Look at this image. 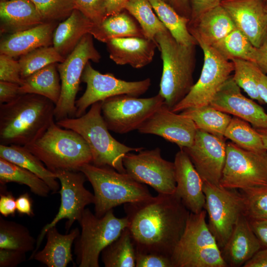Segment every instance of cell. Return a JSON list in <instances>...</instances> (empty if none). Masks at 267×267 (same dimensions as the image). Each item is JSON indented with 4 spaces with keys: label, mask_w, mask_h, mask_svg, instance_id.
<instances>
[{
    "label": "cell",
    "mask_w": 267,
    "mask_h": 267,
    "mask_svg": "<svg viewBox=\"0 0 267 267\" xmlns=\"http://www.w3.org/2000/svg\"><path fill=\"white\" fill-rule=\"evenodd\" d=\"M80 233L77 227L66 234L60 233L56 226L50 227L46 233L47 240L44 248L29 260L35 259L48 267H67L74 262L71 247Z\"/></svg>",
    "instance_id": "cell-27"
},
{
    "label": "cell",
    "mask_w": 267,
    "mask_h": 267,
    "mask_svg": "<svg viewBox=\"0 0 267 267\" xmlns=\"http://www.w3.org/2000/svg\"></svg>",
    "instance_id": "cell-62"
},
{
    "label": "cell",
    "mask_w": 267,
    "mask_h": 267,
    "mask_svg": "<svg viewBox=\"0 0 267 267\" xmlns=\"http://www.w3.org/2000/svg\"><path fill=\"white\" fill-rule=\"evenodd\" d=\"M6 0H0V1H6Z\"/></svg>",
    "instance_id": "cell-61"
},
{
    "label": "cell",
    "mask_w": 267,
    "mask_h": 267,
    "mask_svg": "<svg viewBox=\"0 0 267 267\" xmlns=\"http://www.w3.org/2000/svg\"><path fill=\"white\" fill-rule=\"evenodd\" d=\"M57 22H44L24 31L8 34L0 43V53L13 57L21 56L35 49L52 45Z\"/></svg>",
    "instance_id": "cell-24"
},
{
    "label": "cell",
    "mask_w": 267,
    "mask_h": 267,
    "mask_svg": "<svg viewBox=\"0 0 267 267\" xmlns=\"http://www.w3.org/2000/svg\"><path fill=\"white\" fill-rule=\"evenodd\" d=\"M180 114L191 119L198 130L220 138H225V132L232 118L229 114L221 111L210 104L188 108L181 111Z\"/></svg>",
    "instance_id": "cell-33"
},
{
    "label": "cell",
    "mask_w": 267,
    "mask_h": 267,
    "mask_svg": "<svg viewBox=\"0 0 267 267\" xmlns=\"http://www.w3.org/2000/svg\"><path fill=\"white\" fill-rule=\"evenodd\" d=\"M236 27L226 11L220 4L188 23V29L197 44L212 46Z\"/></svg>",
    "instance_id": "cell-23"
},
{
    "label": "cell",
    "mask_w": 267,
    "mask_h": 267,
    "mask_svg": "<svg viewBox=\"0 0 267 267\" xmlns=\"http://www.w3.org/2000/svg\"><path fill=\"white\" fill-rule=\"evenodd\" d=\"M244 267H267V248L259 250Z\"/></svg>",
    "instance_id": "cell-54"
},
{
    "label": "cell",
    "mask_w": 267,
    "mask_h": 267,
    "mask_svg": "<svg viewBox=\"0 0 267 267\" xmlns=\"http://www.w3.org/2000/svg\"><path fill=\"white\" fill-rule=\"evenodd\" d=\"M16 182L28 186L35 194L46 197L50 191L48 185L31 171L0 158V183Z\"/></svg>",
    "instance_id": "cell-35"
},
{
    "label": "cell",
    "mask_w": 267,
    "mask_h": 267,
    "mask_svg": "<svg viewBox=\"0 0 267 267\" xmlns=\"http://www.w3.org/2000/svg\"><path fill=\"white\" fill-rule=\"evenodd\" d=\"M163 0L169 3V0Z\"/></svg>",
    "instance_id": "cell-60"
},
{
    "label": "cell",
    "mask_w": 267,
    "mask_h": 267,
    "mask_svg": "<svg viewBox=\"0 0 267 267\" xmlns=\"http://www.w3.org/2000/svg\"><path fill=\"white\" fill-rule=\"evenodd\" d=\"M55 173L61 188V203L58 213L52 221L42 229L38 238L36 246L30 256L32 257L39 249L47 231L61 220L67 219L66 228L68 231L75 221L82 218L85 207L94 204V194L87 189L84 183L87 178L81 171L58 170Z\"/></svg>",
    "instance_id": "cell-15"
},
{
    "label": "cell",
    "mask_w": 267,
    "mask_h": 267,
    "mask_svg": "<svg viewBox=\"0 0 267 267\" xmlns=\"http://www.w3.org/2000/svg\"><path fill=\"white\" fill-rule=\"evenodd\" d=\"M55 104L32 93L0 104V144L25 146L39 137L54 121Z\"/></svg>",
    "instance_id": "cell-2"
},
{
    "label": "cell",
    "mask_w": 267,
    "mask_h": 267,
    "mask_svg": "<svg viewBox=\"0 0 267 267\" xmlns=\"http://www.w3.org/2000/svg\"><path fill=\"white\" fill-rule=\"evenodd\" d=\"M0 33L8 34L28 30L44 22L30 0L0 2Z\"/></svg>",
    "instance_id": "cell-26"
},
{
    "label": "cell",
    "mask_w": 267,
    "mask_h": 267,
    "mask_svg": "<svg viewBox=\"0 0 267 267\" xmlns=\"http://www.w3.org/2000/svg\"><path fill=\"white\" fill-rule=\"evenodd\" d=\"M255 63L264 73L267 74V31L261 45L257 47Z\"/></svg>",
    "instance_id": "cell-53"
},
{
    "label": "cell",
    "mask_w": 267,
    "mask_h": 267,
    "mask_svg": "<svg viewBox=\"0 0 267 267\" xmlns=\"http://www.w3.org/2000/svg\"><path fill=\"white\" fill-rule=\"evenodd\" d=\"M93 38L89 33L85 35L64 61L57 64L61 90L54 109V119L56 122L75 118L76 97L84 69L90 60L97 63L101 58L94 46Z\"/></svg>",
    "instance_id": "cell-10"
},
{
    "label": "cell",
    "mask_w": 267,
    "mask_h": 267,
    "mask_svg": "<svg viewBox=\"0 0 267 267\" xmlns=\"http://www.w3.org/2000/svg\"><path fill=\"white\" fill-rule=\"evenodd\" d=\"M62 128L54 121L39 137L24 146L53 173L79 171L84 165L91 163L89 147L78 133Z\"/></svg>",
    "instance_id": "cell-5"
},
{
    "label": "cell",
    "mask_w": 267,
    "mask_h": 267,
    "mask_svg": "<svg viewBox=\"0 0 267 267\" xmlns=\"http://www.w3.org/2000/svg\"><path fill=\"white\" fill-rule=\"evenodd\" d=\"M57 64H49L24 79L20 87L21 93L40 95L56 104L59 99L61 90Z\"/></svg>",
    "instance_id": "cell-30"
},
{
    "label": "cell",
    "mask_w": 267,
    "mask_h": 267,
    "mask_svg": "<svg viewBox=\"0 0 267 267\" xmlns=\"http://www.w3.org/2000/svg\"><path fill=\"white\" fill-rule=\"evenodd\" d=\"M26 253L16 250L0 248V267H15L26 260Z\"/></svg>",
    "instance_id": "cell-47"
},
{
    "label": "cell",
    "mask_w": 267,
    "mask_h": 267,
    "mask_svg": "<svg viewBox=\"0 0 267 267\" xmlns=\"http://www.w3.org/2000/svg\"><path fill=\"white\" fill-rule=\"evenodd\" d=\"M148 1L160 21L178 43L185 45L197 44L188 29L189 19L180 15L163 0Z\"/></svg>",
    "instance_id": "cell-32"
},
{
    "label": "cell",
    "mask_w": 267,
    "mask_h": 267,
    "mask_svg": "<svg viewBox=\"0 0 267 267\" xmlns=\"http://www.w3.org/2000/svg\"><path fill=\"white\" fill-rule=\"evenodd\" d=\"M94 24L77 9L56 27L52 37V45L66 58L76 47L82 38L90 33Z\"/></svg>",
    "instance_id": "cell-28"
},
{
    "label": "cell",
    "mask_w": 267,
    "mask_h": 267,
    "mask_svg": "<svg viewBox=\"0 0 267 267\" xmlns=\"http://www.w3.org/2000/svg\"><path fill=\"white\" fill-rule=\"evenodd\" d=\"M124 9L137 22L146 38L155 40L157 34L167 30L148 0H129Z\"/></svg>",
    "instance_id": "cell-39"
},
{
    "label": "cell",
    "mask_w": 267,
    "mask_h": 267,
    "mask_svg": "<svg viewBox=\"0 0 267 267\" xmlns=\"http://www.w3.org/2000/svg\"><path fill=\"white\" fill-rule=\"evenodd\" d=\"M137 130L160 136L183 149L192 144L198 129L191 119L174 112L164 103Z\"/></svg>",
    "instance_id": "cell-18"
},
{
    "label": "cell",
    "mask_w": 267,
    "mask_h": 267,
    "mask_svg": "<svg viewBox=\"0 0 267 267\" xmlns=\"http://www.w3.org/2000/svg\"><path fill=\"white\" fill-rule=\"evenodd\" d=\"M237 29L256 47L262 43L267 31V7L263 0H222Z\"/></svg>",
    "instance_id": "cell-20"
},
{
    "label": "cell",
    "mask_w": 267,
    "mask_h": 267,
    "mask_svg": "<svg viewBox=\"0 0 267 267\" xmlns=\"http://www.w3.org/2000/svg\"><path fill=\"white\" fill-rule=\"evenodd\" d=\"M244 215L248 220H267V189L243 193Z\"/></svg>",
    "instance_id": "cell-43"
},
{
    "label": "cell",
    "mask_w": 267,
    "mask_h": 267,
    "mask_svg": "<svg viewBox=\"0 0 267 267\" xmlns=\"http://www.w3.org/2000/svg\"><path fill=\"white\" fill-rule=\"evenodd\" d=\"M191 15L189 23L196 20L201 15L221 4L222 0H189Z\"/></svg>",
    "instance_id": "cell-48"
},
{
    "label": "cell",
    "mask_w": 267,
    "mask_h": 267,
    "mask_svg": "<svg viewBox=\"0 0 267 267\" xmlns=\"http://www.w3.org/2000/svg\"><path fill=\"white\" fill-rule=\"evenodd\" d=\"M81 82L86 84L87 88L76 101V118L84 115L87 109L95 102L120 95L138 97L145 93L151 86L149 78L129 82L117 78L112 73L102 74L94 69L89 61L84 69Z\"/></svg>",
    "instance_id": "cell-14"
},
{
    "label": "cell",
    "mask_w": 267,
    "mask_h": 267,
    "mask_svg": "<svg viewBox=\"0 0 267 267\" xmlns=\"http://www.w3.org/2000/svg\"><path fill=\"white\" fill-rule=\"evenodd\" d=\"M101 254L105 267H135V249L128 228Z\"/></svg>",
    "instance_id": "cell-34"
},
{
    "label": "cell",
    "mask_w": 267,
    "mask_h": 267,
    "mask_svg": "<svg viewBox=\"0 0 267 267\" xmlns=\"http://www.w3.org/2000/svg\"><path fill=\"white\" fill-rule=\"evenodd\" d=\"M16 211L19 214L34 216L33 201L29 194L25 193L21 194L16 199Z\"/></svg>",
    "instance_id": "cell-52"
},
{
    "label": "cell",
    "mask_w": 267,
    "mask_h": 267,
    "mask_svg": "<svg viewBox=\"0 0 267 267\" xmlns=\"http://www.w3.org/2000/svg\"><path fill=\"white\" fill-rule=\"evenodd\" d=\"M206 211L190 212L171 258L173 267H226L221 248L206 221Z\"/></svg>",
    "instance_id": "cell-7"
},
{
    "label": "cell",
    "mask_w": 267,
    "mask_h": 267,
    "mask_svg": "<svg viewBox=\"0 0 267 267\" xmlns=\"http://www.w3.org/2000/svg\"><path fill=\"white\" fill-rule=\"evenodd\" d=\"M0 81L13 83L20 86L23 82L19 61L5 54H0Z\"/></svg>",
    "instance_id": "cell-45"
},
{
    "label": "cell",
    "mask_w": 267,
    "mask_h": 267,
    "mask_svg": "<svg viewBox=\"0 0 267 267\" xmlns=\"http://www.w3.org/2000/svg\"><path fill=\"white\" fill-rule=\"evenodd\" d=\"M79 222L81 232L75 240V254L79 267H99L103 250L128 225L127 217H116L113 209L98 217L86 208Z\"/></svg>",
    "instance_id": "cell-8"
},
{
    "label": "cell",
    "mask_w": 267,
    "mask_h": 267,
    "mask_svg": "<svg viewBox=\"0 0 267 267\" xmlns=\"http://www.w3.org/2000/svg\"><path fill=\"white\" fill-rule=\"evenodd\" d=\"M56 123L80 134L88 143L92 155L91 164L96 166H110L120 173H126L123 165L125 155L138 152L143 147L128 146L110 134L101 113V101L95 102L81 117L68 118Z\"/></svg>",
    "instance_id": "cell-3"
},
{
    "label": "cell",
    "mask_w": 267,
    "mask_h": 267,
    "mask_svg": "<svg viewBox=\"0 0 267 267\" xmlns=\"http://www.w3.org/2000/svg\"><path fill=\"white\" fill-rule=\"evenodd\" d=\"M75 9L98 25L106 18L105 0H73Z\"/></svg>",
    "instance_id": "cell-44"
},
{
    "label": "cell",
    "mask_w": 267,
    "mask_h": 267,
    "mask_svg": "<svg viewBox=\"0 0 267 267\" xmlns=\"http://www.w3.org/2000/svg\"><path fill=\"white\" fill-rule=\"evenodd\" d=\"M124 210L135 251L170 257L190 212L175 193L125 204Z\"/></svg>",
    "instance_id": "cell-1"
},
{
    "label": "cell",
    "mask_w": 267,
    "mask_h": 267,
    "mask_svg": "<svg viewBox=\"0 0 267 267\" xmlns=\"http://www.w3.org/2000/svg\"><path fill=\"white\" fill-rule=\"evenodd\" d=\"M129 0H105L106 16L120 13Z\"/></svg>",
    "instance_id": "cell-56"
},
{
    "label": "cell",
    "mask_w": 267,
    "mask_h": 267,
    "mask_svg": "<svg viewBox=\"0 0 267 267\" xmlns=\"http://www.w3.org/2000/svg\"><path fill=\"white\" fill-rule=\"evenodd\" d=\"M0 158L36 174L48 185L52 193L59 190L55 173L45 168L44 164L24 146L0 144Z\"/></svg>",
    "instance_id": "cell-29"
},
{
    "label": "cell",
    "mask_w": 267,
    "mask_h": 267,
    "mask_svg": "<svg viewBox=\"0 0 267 267\" xmlns=\"http://www.w3.org/2000/svg\"><path fill=\"white\" fill-rule=\"evenodd\" d=\"M169 3L180 15L190 19L191 7L189 0H169Z\"/></svg>",
    "instance_id": "cell-55"
},
{
    "label": "cell",
    "mask_w": 267,
    "mask_h": 267,
    "mask_svg": "<svg viewBox=\"0 0 267 267\" xmlns=\"http://www.w3.org/2000/svg\"><path fill=\"white\" fill-rule=\"evenodd\" d=\"M261 247L248 219L243 215L239 219L227 243L221 250L227 266L238 267L244 265Z\"/></svg>",
    "instance_id": "cell-25"
},
{
    "label": "cell",
    "mask_w": 267,
    "mask_h": 267,
    "mask_svg": "<svg viewBox=\"0 0 267 267\" xmlns=\"http://www.w3.org/2000/svg\"><path fill=\"white\" fill-rule=\"evenodd\" d=\"M224 136L244 149L256 152L267 151L257 131L248 122L237 117H232Z\"/></svg>",
    "instance_id": "cell-38"
},
{
    "label": "cell",
    "mask_w": 267,
    "mask_h": 267,
    "mask_svg": "<svg viewBox=\"0 0 267 267\" xmlns=\"http://www.w3.org/2000/svg\"><path fill=\"white\" fill-rule=\"evenodd\" d=\"M136 267H173L170 257L154 253L135 251Z\"/></svg>",
    "instance_id": "cell-46"
},
{
    "label": "cell",
    "mask_w": 267,
    "mask_h": 267,
    "mask_svg": "<svg viewBox=\"0 0 267 267\" xmlns=\"http://www.w3.org/2000/svg\"><path fill=\"white\" fill-rule=\"evenodd\" d=\"M255 129L260 134L263 141L264 146L265 148L267 150V128Z\"/></svg>",
    "instance_id": "cell-58"
},
{
    "label": "cell",
    "mask_w": 267,
    "mask_h": 267,
    "mask_svg": "<svg viewBox=\"0 0 267 267\" xmlns=\"http://www.w3.org/2000/svg\"><path fill=\"white\" fill-rule=\"evenodd\" d=\"M205 208L208 226L222 249L230 238L240 217L244 213V198L236 189L204 182Z\"/></svg>",
    "instance_id": "cell-11"
},
{
    "label": "cell",
    "mask_w": 267,
    "mask_h": 267,
    "mask_svg": "<svg viewBox=\"0 0 267 267\" xmlns=\"http://www.w3.org/2000/svg\"><path fill=\"white\" fill-rule=\"evenodd\" d=\"M65 59L53 45L35 49L20 56L18 61L21 77L24 79L49 64L62 62Z\"/></svg>",
    "instance_id": "cell-40"
},
{
    "label": "cell",
    "mask_w": 267,
    "mask_h": 267,
    "mask_svg": "<svg viewBox=\"0 0 267 267\" xmlns=\"http://www.w3.org/2000/svg\"><path fill=\"white\" fill-rule=\"evenodd\" d=\"M90 34L94 39L105 43L114 38L145 37L137 22L125 9L107 16L99 25L94 26Z\"/></svg>",
    "instance_id": "cell-31"
},
{
    "label": "cell",
    "mask_w": 267,
    "mask_h": 267,
    "mask_svg": "<svg viewBox=\"0 0 267 267\" xmlns=\"http://www.w3.org/2000/svg\"><path fill=\"white\" fill-rule=\"evenodd\" d=\"M159 94L148 98L120 95L101 101V113L109 131L124 134L138 130L164 103Z\"/></svg>",
    "instance_id": "cell-12"
},
{
    "label": "cell",
    "mask_w": 267,
    "mask_h": 267,
    "mask_svg": "<svg viewBox=\"0 0 267 267\" xmlns=\"http://www.w3.org/2000/svg\"><path fill=\"white\" fill-rule=\"evenodd\" d=\"M127 153L123 158L126 173L139 182L149 185L158 193L175 192L176 181L174 162L163 159L161 149H142Z\"/></svg>",
    "instance_id": "cell-16"
},
{
    "label": "cell",
    "mask_w": 267,
    "mask_h": 267,
    "mask_svg": "<svg viewBox=\"0 0 267 267\" xmlns=\"http://www.w3.org/2000/svg\"><path fill=\"white\" fill-rule=\"evenodd\" d=\"M44 22H58L68 17L74 9L73 0H30Z\"/></svg>",
    "instance_id": "cell-42"
},
{
    "label": "cell",
    "mask_w": 267,
    "mask_h": 267,
    "mask_svg": "<svg viewBox=\"0 0 267 267\" xmlns=\"http://www.w3.org/2000/svg\"><path fill=\"white\" fill-rule=\"evenodd\" d=\"M182 149L189 156L203 182L220 185L226 158L225 138L198 130L192 144Z\"/></svg>",
    "instance_id": "cell-17"
},
{
    "label": "cell",
    "mask_w": 267,
    "mask_h": 267,
    "mask_svg": "<svg viewBox=\"0 0 267 267\" xmlns=\"http://www.w3.org/2000/svg\"><path fill=\"white\" fill-rule=\"evenodd\" d=\"M210 105L250 123L255 129L267 128V113L260 105L242 94L232 75L222 85Z\"/></svg>",
    "instance_id": "cell-19"
},
{
    "label": "cell",
    "mask_w": 267,
    "mask_h": 267,
    "mask_svg": "<svg viewBox=\"0 0 267 267\" xmlns=\"http://www.w3.org/2000/svg\"><path fill=\"white\" fill-rule=\"evenodd\" d=\"M16 199L12 193H0V213L4 217L14 216L16 211Z\"/></svg>",
    "instance_id": "cell-50"
},
{
    "label": "cell",
    "mask_w": 267,
    "mask_h": 267,
    "mask_svg": "<svg viewBox=\"0 0 267 267\" xmlns=\"http://www.w3.org/2000/svg\"><path fill=\"white\" fill-rule=\"evenodd\" d=\"M257 89L261 98L267 103V75L263 72L258 78Z\"/></svg>",
    "instance_id": "cell-57"
},
{
    "label": "cell",
    "mask_w": 267,
    "mask_h": 267,
    "mask_svg": "<svg viewBox=\"0 0 267 267\" xmlns=\"http://www.w3.org/2000/svg\"><path fill=\"white\" fill-rule=\"evenodd\" d=\"M106 44L109 57L116 64L137 69L152 62L158 47L155 40L139 37L114 38Z\"/></svg>",
    "instance_id": "cell-22"
},
{
    "label": "cell",
    "mask_w": 267,
    "mask_h": 267,
    "mask_svg": "<svg viewBox=\"0 0 267 267\" xmlns=\"http://www.w3.org/2000/svg\"><path fill=\"white\" fill-rule=\"evenodd\" d=\"M155 40L163 61L158 93L172 109L184 98L194 84L193 75L196 45L178 43L168 30L157 34Z\"/></svg>",
    "instance_id": "cell-4"
},
{
    "label": "cell",
    "mask_w": 267,
    "mask_h": 267,
    "mask_svg": "<svg viewBox=\"0 0 267 267\" xmlns=\"http://www.w3.org/2000/svg\"><path fill=\"white\" fill-rule=\"evenodd\" d=\"M264 2V3L266 6V7L267 8V0H263Z\"/></svg>",
    "instance_id": "cell-59"
},
{
    "label": "cell",
    "mask_w": 267,
    "mask_h": 267,
    "mask_svg": "<svg viewBox=\"0 0 267 267\" xmlns=\"http://www.w3.org/2000/svg\"><path fill=\"white\" fill-rule=\"evenodd\" d=\"M220 185L250 193L267 189V151H252L232 142L226 143Z\"/></svg>",
    "instance_id": "cell-9"
},
{
    "label": "cell",
    "mask_w": 267,
    "mask_h": 267,
    "mask_svg": "<svg viewBox=\"0 0 267 267\" xmlns=\"http://www.w3.org/2000/svg\"><path fill=\"white\" fill-rule=\"evenodd\" d=\"M17 84L0 81V104L10 102L22 95Z\"/></svg>",
    "instance_id": "cell-49"
},
{
    "label": "cell",
    "mask_w": 267,
    "mask_h": 267,
    "mask_svg": "<svg viewBox=\"0 0 267 267\" xmlns=\"http://www.w3.org/2000/svg\"><path fill=\"white\" fill-rule=\"evenodd\" d=\"M261 246L267 248V220H248Z\"/></svg>",
    "instance_id": "cell-51"
},
{
    "label": "cell",
    "mask_w": 267,
    "mask_h": 267,
    "mask_svg": "<svg viewBox=\"0 0 267 267\" xmlns=\"http://www.w3.org/2000/svg\"><path fill=\"white\" fill-rule=\"evenodd\" d=\"M199 46L204 54L200 76L188 94L171 109L174 112L210 104L234 71L232 62L224 58L212 46Z\"/></svg>",
    "instance_id": "cell-13"
},
{
    "label": "cell",
    "mask_w": 267,
    "mask_h": 267,
    "mask_svg": "<svg viewBox=\"0 0 267 267\" xmlns=\"http://www.w3.org/2000/svg\"><path fill=\"white\" fill-rule=\"evenodd\" d=\"M36 243L27 227L0 217V248L27 253L35 250Z\"/></svg>",
    "instance_id": "cell-37"
},
{
    "label": "cell",
    "mask_w": 267,
    "mask_h": 267,
    "mask_svg": "<svg viewBox=\"0 0 267 267\" xmlns=\"http://www.w3.org/2000/svg\"><path fill=\"white\" fill-rule=\"evenodd\" d=\"M79 171L85 175L93 189L95 215L98 217L121 204L152 196L143 183L127 173L119 172L110 166L99 167L89 163L83 166Z\"/></svg>",
    "instance_id": "cell-6"
},
{
    "label": "cell",
    "mask_w": 267,
    "mask_h": 267,
    "mask_svg": "<svg viewBox=\"0 0 267 267\" xmlns=\"http://www.w3.org/2000/svg\"><path fill=\"white\" fill-rule=\"evenodd\" d=\"M231 61L234 66L232 78L235 82L252 99L264 104L257 89L258 78L262 72L259 67L256 63L246 60L234 59Z\"/></svg>",
    "instance_id": "cell-41"
},
{
    "label": "cell",
    "mask_w": 267,
    "mask_h": 267,
    "mask_svg": "<svg viewBox=\"0 0 267 267\" xmlns=\"http://www.w3.org/2000/svg\"><path fill=\"white\" fill-rule=\"evenodd\" d=\"M212 46L228 60L240 59L255 62L257 47L236 28Z\"/></svg>",
    "instance_id": "cell-36"
},
{
    "label": "cell",
    "mask_w": 267,
    "mask_h": 267,
    "mask_svg": "<svg viewBox=\"0 0 267 267\" xmlns=\"http://www.w3.org/2000/svg\"><path fill=\"white\" fill-rule=\"evenodd\" d=\"M174 163L176 181L175 194L190 212H200L205 205L202 178L183 149H180L176 153Z\"/></svg>",
    "instance_id": "cell-21"
}]
</instances>
